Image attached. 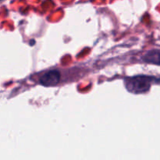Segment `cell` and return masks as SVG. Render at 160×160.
<instances>
[{"label": "cell", "instance_id": "6da1fadb", "mask_svg": "<svg viewBox=\"0 0 160 160\" xmlns=\"http://www.w3.org/2000/svg\"><path fill=\"white\" fill-rule=\"evenodd\" d=\"M154 78L147 76H136L125 79V85L129 92L134 94L144 93L150 89Z\"/></svg>", "mask_w": 160, "mask_h": 160}, {"label": "cell", "instance_id": "7a4b0ae2", "mask_svg": "<svg viewBox=\"0 0 160 160\" xmlns=\"http://www.w3.org/2000/svg\"><path fill=\"white\" fill-rule=\"evenodd\" d=\"M60 81V73L57 70H50L44 73L39 79V83L45 87H54Z\"/></svg>", "mask_w": 160, "mask_h": 160}, {"label": "cell", "instance_id": "3957f363", "mask_svg": "<svg viewBox=\"0 0 160 160\" xmlns=\"http://www.w3.org/2000/svg\"><path fill=\"white\" fill-rule=\"evenodd\" d=\"M143 61L147 63L160 66V51L159 50H152V51L148 52L143 56Z\"/></svg>", "mask_w": 160, "mask_h": 160}]
</instances>
